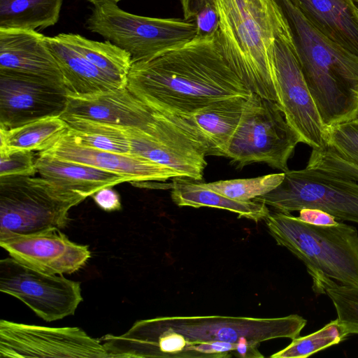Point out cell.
<instances>
[{"instance_id": "cell-1", "label": "cell", "mask_w": 358, "mask_h": 358, "mask_svg": "<svg viewBox=\"0 0 358 358\" xmlns=\"http://www.w3.org/2000/svg\"><path fill=\"white\" fill-rule=\"evenodd\" d=\"M127 89L164 115L192 114L217 100L252 91L225 59L217 32L152 58L132 62Z\"/></svg>"}, {"instance_id": "cell-2", "label": "cell", "mask_w": 358, "mask_h": 358, "mask_svg": "<svg viewBox=\"0 0 358 358\" xmlns=\"http://www.w3.org/2000/svg\"><path fill=\"white\" fill-rule=\"evenodd\" d=\"M307 324L292 314L273 318L221 315L171 316L140 320L123 334H107L106 349L112 358H192L191 349L213 341L253 345L279 338L299 337Z\"/></svg>"}, {"instance_id": "cell-3", "label": "cell", "mask_w": 358, "mask_h": 358, "mask_svg": "<svg viewBox=\"0 0 358 358\" xmlns=\"http://www.w3.org/2000/svg\"><path fill=\"white\" fill-rule=\"evenodd\" d=\"M289 25L308 87L324 125L355 119L358 56L323 35L292 0H275Z\"/></svg>"}, {"instance_id": "cell-4", "label": "cell", "mask_w": 358, "mask_h": 358, "mask_svg": "<svg viewBox=\"0 0 358 358\" xmlns=\"http://www.w3.org/2000/svg\"><path fill=\"white\" fill-rule=\"evenodd\" d=\"M217 36L231 69L252 92L278 98L273 44L288 22L275 0H217Z\"/></svg>"}, {"instance_id": "cell-5", "label": "cell", "mask_w": 358, "mask_h": 358, "mask_svg": "<svg viewBox=\"0 0 358 358\" xmlns=\"http://www.w3.org/2000/svg\"><path fill=\"white\" fill-rule=\"evenodd\" d=\"M268 231L306 266L309 275L358 287V231L343 222L316 225L289 213L277 211L265 219Z\"/></svg>"}, {"instance_id": "cell-6", "label": "cell", "mask_w": 358, "mask_h": 358, "mask_svg": "<svg viewBox=\"0 0 358 358\" xmlns=\"http://www.w3.org/2000/svg\"><path fill=\"white\" fill-rule=\"evenodd\" d=\"M85 199L42 177H0V239L65 228L69 210Z\"/></svg>"}, {"instance_id": "cell-7", "label": "cell", "mask_w": 358, "mask_h": 358, "mask_svg": "<svg viewBox=\"0 0 358 358\" xmlns=\"http://www.w3.org/2000/svg\"><path fill=\"white\" fill-rule=\"evenodd\" d=\"M94 5L86 22L87 29L127 51L132 62L181 47L196 36L193 20L136 15L113 1Z\"/></svg>"}, {"instance_id": "cell-8", "label": "cell", "mask_w": 358, "mask_h": 358, "mask_svg": "<svg viewBox=\"0 0 358 358\" xmlns=\"http://www.w3.org/2000/svg\"><path fill=\"white\" fill-rule=\"evenodd\" d=\"M301 143L277 102L252 92L246 99L226 157L237 168L262 162L284 172Z\"/></svg>"}, {"instance_id": "cell-9", "label": "cell", "mask_w": 358, "mask_h": 358, "mask_svg": "<svg viewBox=\"0 0 358 358\" xmlns=\"http://www.w3.org/2000/svg\"><path fill=\"white\" fill-rule=\"evenodd\" d=\"M282 182L253 201L289 213L322 210L336 220L358 224V182L320 170H287Z\"/></svg>"}, {"instance_id": "cell-10", "label": "cell", "mask_w": 358, "mask_h": 358, "mask_svg": "<svg viewBox=\"0 0 358 358\" xmlns=\"http://www.w3.org/2000/svg\"><path fill=\"white\" fill-rule=\"evenodd\" d=\"M273 73L278 104L300 142L313 150L326 148V127L302 72L289 24L273 41Z\"/></svg>"}, {"instance_id": "cell-11", "label": "cell", "mask_w": 358, "mask_h": 358, "mask_svg": "<svg viewBox=\"0 0 358 358\" xmlns=\"http://www.w3.org/2000/svg\"><path fill=\"white\" fill-rule=\"evenodd\" d=\"M0 291L18 299L46 322L74 315L83 301L79 282L37 271L11 257L0 261Z\"/></svg>"}, {"instance_id": "cell-12", "label": "cell", "mask_w": 358, "mask_h": 358, "mask_svg": "<svg viewBox=\"0 0 358 358\" xmlns=\"http://www.w3.org/2000/svg\"><path fill=\"white\" fill-rule=\"evenodd\" d=\"M0 357L108 358L99 339L76 327L0 321Z\"/></svg>"}, {"instance_id": "cell-13", "label": "cell", "mask_w": 358, "mask_h": 358, "mask_svg": "<svg viewBox=\"0 0 358 358\" xmlns=\"http://www.w3.org/2000/svg\"><path fill=\"white\" fill-rule=\"evenodd\" d=\"M68 101L64 85L0 71V128L11 129L50 116H61Z\"/></svg>"}, {"instance_id": "cell-14", "label": "cell", "mask_w": 358, "mask_h": 358, "mask_svg": "<svg viewBox=\"0 0 358 358\" xmlns=\"http://www.w3.org/2000/svg\"><path fill=\"white\" fill-rule=\"evenodd\" d=\"M0 245L21 264L48 274L75 273L91 257L88 245L71 241L57 228L0 239Z\"/></svg>"}, {"instance_id": "cell-15", "label": "cell", "mask_w": 358, "mask_h": 358, "mask_svg": "<svg viewBox=\"0 0 358 358\" xmlns=\"http://www.w3.org/2000/svg\"><path fill=\"white\" fill-rule=\"evenodd\" d=\"M41 152L64 160L117 173L133 184L164 182L171 178H180L170 169L145 158L83 145L75 140L67 130L50 147Z\"/></svg>"}, {"instance_id": "cell-16", "label": "cell", "mask_w": 358, "mask_h": 358, "mask_svg": "<svg viewBox=\"0 0 358 358\" xmlns=\"http://www.w3.org/2000/svg\"><path fill=\"white\" fill-rule=\"evenodd\" d=\"M68 96L61 116H73L103 124L143 129L155 110L136 97L127 87L87 96Z\"/></svg>"}, {"instance_id": "cell-17", "label": "cell", "mask_w": 358, "mask_h": 358, "mask_svg": "<svg viewBox=\"0 0 358 358\" xmlns=\"http://www.w3.org/2000/svg\"><path fill=\"white\" fill-rule=\"evenodd\" d=\"M0 71L64 85L62 73L45 36L36 31L0 30Z\"/></svg>"}, {"instance_id": "cell-18", "label": "cell", "mask_w": 358, "mask_h": 358, "mask_svg": "<svg viewBox=\"0 0 358 358\" xmlns=\"http://www.w3.org/2000/svg\"><path fill=\"white\" fill-rule=\"evenodd\" d=\"M247 98L232 96L214 101L185 116H176L205 147L207 155L226 157Z\"/></svg>"}, {"instance_id": "cell-19", "label": "cell", "mask_w": 358, "mask_h": 358, "mask_svg": "<svg viewBox=\"0 0 358 358\" xmlns=\"http://www.w3.org/2000/svg\"><path fill=\"white\" fill-rule=\"evenodd\" d=\"M36 168L41 177L60 189L86 199L106 187L129 180L115 173L96 167L64 160L39 152Z\"/></svg>"}, {"instance_id": "cell-20", "label": "cell", "mask_w": 358, "mask_h": 358, "mask_svg": "<svg viewBox=\"0 0 358 358\" xmlns=\"http://www.w3.org/2000/svg\"><path fill=\"white\" fill-rule=\"evenodd\" d=\"M327 38L358 56V5L353 0H292Z\"/></svg>"}, {"instance_id": "cell-21", "label": "cell", "mask_w": 358, "mask_h": 358, "mask_svg": "<svg viewBox=\"0 0 358 358\" xmlns=\"http://www.w3.org/2000/svg\"><path fill=\"white\" fill-rule=\"evenodd\" d=\"M45 41L62 73L67 95H92L125 87L76 51L61 34L45 36Z\"/></svg>"}, {"instance_id": "cell-22", "label": "cell", "mask_w": 358, "mask_h": 358, "mask_svg": "<svg viewBox=\"0 0 358 358\" xmlns=\"http://www.w3.org/2000/svg\"><path fill=\"white\" fill-rule=\"evenodd\" d=\"M172 201L178 206L210 207L227 210L255 222L263 220L270 210L263 203L234 200L205 186L203 182L174 178L171 185Z\"/></svg>"}, {"instance_id": "cell-23", "label": "cell", "mask_w": 358, "mask_h": 358, "mask_svg": "<svg viewBox=\"0 0 358 358\" xmlns=\"http://www.w3.org/2000/svg\"><path fill=\"white\" fill-rule=\"evenodd\" d=\"M63 0H0V30L35 31L57 23Z\"/></svg>"}, {"instance_id": "cell-24", "label": "cell", "mask_w": 358, "mask_h": 358, "mask_svg": "<svg viewBox=\"0 0 358 358\" xmlns=\"http://www.w3.org/2000/svg\"><path fill=\"white\" fill-rule=\"evenodd\" d=\"M61 116H50L11 128H0V152L43 151L67 130Z\"/></svg>"}, {"instance_id": "cell-25", "label": "cell", "mask_w": 358, "mask_h": 358, "mask_svg": "<svg viewBox=\"0 0 358 358\" xmlns=\"http://www.w3.org/2000/svg\"><path fill=\"white\" fill-rule=\"evenodd\" d=\"M76 51L98 69L127 87L132 61L131 55L109 41L98 42L78 34H61Z\"/></svg>"}, {"instance_id": "cell-26", "label": "cell", "mask_w": 358, "mask_h": 358, "mask_svg": "<svg viewBox=\"0 0 358 358\" xmlns=\"http://www.w3.org/2000/svg\"><path fill=\"white\" fill-rule=\"evenodd\" d=\"M67 131L80 144L92 148L130 155L128 138L119 126L73 116H61Z\"/></svg>"}, {"instance_id": "cell-27", "label": "cell", "mask_w": 358, "mask_h": 358, "mask_svg": "<svg viewBox=\"0 0 358 358\" xmlns=\"http://www.w3.org/2000/svg\"><path fill=\"white\" fill-rule=\"evenodd\" d=\"M313 289L331 300L337 319L347 334H358V287L345 286L327 277L311 275Z\"/></svg>"}, {"instance_id": "cell-28", "label": "cell", "mask_w": 358, "mask_h": 358, "mask_svg": "<svg viewBox=\"0 0 358 358\" xmlns=\"http://www.w3.org/2000/svg\"><path fill=\"white\" fill-rule=\"evenodd\" d=\"M348 336L336 318L313 334L292 339L289 345L271 357L306 358L342 342Z\"/></svg>"}, {"instance_id": "cell-29", "label": "cell", "mask_w": 358, "mask_h": 358, "mask_svg": "<svg viewBox=\"0 0 358 358\" xmlns=\"http://www.w3.org/2000/svg\"><path fill=\"white\" fill-rule=\"evenodd\" d=\"M285 173L252 178L203 182L208 188L234 200L248 201L268 193L283 180Z\"/></svg>"}, {"instance_id": "cell-30", "label": "cell", "mask_w": 358, "mask_h": 358, "mask_svg": "<svg viewBox=\"0 0 358 358\" xmlns=\"http://www.w3.org/2000/svg\"><path fill=\"white\" fill-rule=\"evenodd\" d=\"M327 148L358 164V119L326 127Z\"/></svg>"}, {"instance_id": "cell-31", "label": "cell", "mask_w": 358, "mask_h": 358, "mask_svg": "<svg viewBox=\"0 0 358 358\" xmlns=\"http://www.w3.org/2000/svg\"><path fill=\"white\" fill-rule=\"evenodd\" d=\"M184 19L194 21L198 38L215 35L219 28L217 0H180Z\"/></svg>"}, {"instance_id": "cell-32", "label": "cell", "mask_w": 358, "mask_h": 358, "mask_svg": "<svg viewBox=\"0 0 358 358\" xmlns=\"http://www.w3.org/2000/svg\"><path fill=\"white\" fill-rule=\"evenodd\" d=\"M36 173V159L32 151L21 150L0 152V177L34 176Z\"/></svg>"}, {"instance_id": "cell-33", "label": "cell", "mask_w": 358, "mask_h": 358, "mask_svg": "<svg viewBox=\"0 0 358 358\" xmlns=\"http://www.w3.org/2000/svg\"><path fill=\"white\" fill-rule=\"evenodd\" d=\"M92 196L96 204L105 211L112 212L122 208L120 195L112 187L101 188Z\"/></svg>"}, {"instance_id": "cell-34", "label": "cell", "mask_w": 358, "mask_h": 358, "mask_svg": "<svg viewBox=\"0 0 358 358\" xmlns=\"http://www.w3.org/2000/svg\"><path fill=\"white\" fill-rule=\"evenodd\" d=\"M299 218L305 222L316 225H331L338 222L331 215L316 208L300 210Z\"/></svg>"}, {"instance_id": "cell-35", "label": "cell", "mask_w": 358, "mask_h": 358, "mask_svg": "<svg viewBox=\"0 0 358 358\" xmlns=\"http://www.w3.org/2000/svg\"><path fill=\"white\" fill-rule=\"evenodd\" d=\"M86 1H88L91 3H92L93 4H95L96 3H99V2H102V1H115V2H117L120 0H86Z\"/></svg>"}, {"instance_id": "cell-36", "label": "cell", "mask_w": 358, "mask_h": 358, "mask_svg": "<svg viewBox=\"0 0 358 358\" xmlns=\"http://www.w3.org/2000/svg\"><path fill=\"white\" fill-rule=\"evenodd\" d=\"M355 119H358V108H357Z\"/></svg>"}, {"instance_id": "cell-37", "label": "cell", "mask_w": 358, "mask_h": 358, "mask_svg": "<svg viewBox=\"0 0 358 358\" xmlns=\"http://www.w3.org/2000/svg\"><path fill=\"white\" fill-rule=\"evenodd\" d=\"M356 3H358V0H353Z\"/></svg>"}, {"instance_id": "cell-38", "label": "cell", "mask_w": 358, "mask_h": 358, "mask_svg": "<svg viewBox=\"0 0 358 358\" xmlns=\"http://www.w3.org/2000/svg\"><path fill=\"white\" fill-rule=\"evenodd\" d=\"M358 5V3H357Z\"/></svg>"}]
</instances>
